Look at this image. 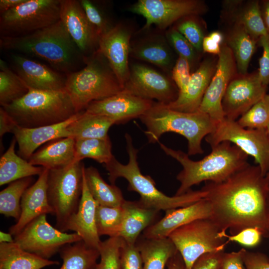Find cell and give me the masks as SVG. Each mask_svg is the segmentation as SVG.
<instances>
[{"label": "cell", "instance_id": "obj_60", "mask_svg": "<svg viewBox=\"0 0 269 269\" xmlns=\"http://www.w3.org/2000/svg\"><path fill=\"white\" fill-rule=\"evenodd\" d=\"M268 226L266 231V233L264 237L269 238V188L268 195Z\"/></svg>", "mask_w": 269, "mask_h": 269}, {"label": "cell", "instance_id": "obj_20", "mask_svg": "<svg viewBox=\"0 0 269 269\" xmlns=\"http://www.w3.org/2000/svg\"><path fill=\"white\" fill-rule=\"evenodd\" d=\"M14 72L28 88L43 91L64 90L66 75L17 54L11 56Z\"/></svg>", "mask_w": 269, "mask_h": 269}, {"label": "cell", "instance_id": "obj_12", "mask_svg": "<svg viewBox=\"0 0 269 269\" xmlns=\"http://www.w3.org/2000/svg\"><path fill=\"white\" fill-rule=\"evenodd\" d=\"M13 238L23 250L48 260L65 246L82 240L76 233L68 234L53 227L45 214L31 221Z\"/></svg>", "mask_w": 269, "mask_h": 269}, {"label": "cell", "instance_id": "obj_19", "mask_svg": "<svg viewBox=\"0 0 269 269\" xmlns=\"http://www.w3.org/2000/svg\"><path fill=\"white\" fill-rule=\"evenodd\" d=\"M153 103V101L139 98L123 90L109 97L91 103L85 111L107 117L115 124H120L139 118Z\"/></svg>", "mask_w": 269, "mask_h": 269}, {"label": "cell", "instance_id": "obj_48", "mask_svg": "<svg viewBox=\"0 0 269 269\" xmlns=\"http://www.w3.org/2000/svg\"><path fill=\"white\" fill-rule=\"evenodd\" d=\"M191 75L189 62L185 58L178 56L172 69L171 76L172 80L177 86L179 92L185 89Z\"/></svg>", "mask_w": 269, "mask_h": 269}, {"label": "cell", "instance_id": "obj_54", "mask_svg": "<svg viewBox=\"0 0 269 269\" xmlns=\"http://www.w3.org/2000/svg\"><path fill=\"white\" fill-rule=\"evenodd\" d=\"M202 46L204 52L213 54L219 55L221 50L220 45L214 41L209 35L204 36Z\"/></svg>", "mask_w": 269, "mask_h": 269}, {"label": "cell", "instance_id": "obj_1", "mask_svg": "<svg viewBox=\"0 0 269 269\" xmlns=\"http://www.w3.org/2000/svg\"><path fill=\"white\" fill-rule=\"evenodd\" d=\"M269 180L258 165H248L219 183L207 182L202 189L211 203L210 219L221 233L231 235L249 228L260 230L264 237L268 226Z\"/></svg>", "mask_w": 269, "mask_h": 269}, {"label": "cell", "instance_id": "obj_39", "mask_svg": "<svg viewBox=\"0 0 269 269\" xmlns=\"http://www.w3.org/2000/svg\"><path fill=\"white\" fill-rule=\"evenodd\" d=\"M32 177L17 180L0 192V213L18 220L21 214L20 202L25 191L31 185Z\"/></svg>", "mask_w": 269, "mask_h": 269}, {"label": "cell", "instance_id": "obj_18", "mask_svg": "<svg viewBox=\"0 0 269 269\" xmlns=\"http://www.w3.org/2000/svg\"><path fill=\"white\" fill-rule=\"evenodd\" d=\"M133 30L122 23L115 25L100 37L98 49L105 57L123 87L128 79L130 45Z\"/></svg>", "mask_w": 269, "mask_h": 269}, {"label": "cell", "instance_id": "obj_21", "mask_svg": "<svg viewBox=\"0 0 269 269\" xmlns=\"http://www.w3.org/2000/svg\"><path fill=\"white\" fill-rule=\"evenodd\" d=\"M164 216L147 228L143 237L147 239L168 237L175 229L194 221L210 218L212 215L211 203L205 198L187 206L165 211Z\"/></svg>", "mask_w": 269, "mask_h": 269}, {"label": "cell", "instance_id": "obj_30", "mask_svg": "<svg viewBox=\"0 0 269 269\" xmlns=\"http://www.w3.org/2000/svg\"><path fill=\"white\" fill-rule=\"evenodd\" d=\"M16 142L13 137L8 149L0 157V186L33 175L39 176L44 169L43 167L31 164L17 154L15 152Z\"/></svg>", "mask_w": 269, "mask_h": 269}, {"label": "cell", "instance_id": "obj_36", "mask_svg": "<svg viewBox=\"0 0 269 269\" xmlns=\"http://www.w3.org/2000/svg\"><path fill=\"white\" fill-rule=\"evenodd\" d=\"M63 264L59 269H89L97 264L99 250L88 246L82 240L68 244L59 251Z\"/></svg>", "mask_w": 269, "mask_h": 269}, {"label": "cell", "instance_id": "obj_28", "mask_svg": "<svg viewBox=\"0 0 269 269\" xmlns=\"http://www.w3.org/2000/svg\"><path fill=\"white\" fill-rule=\"evenodd\" d=\"M239 0L227 1L225 9L234 24L242 25L255 39L269 34L265 26L261 10L260 1L251 0L241 6Z\"/></svg>", "mask_w": 269, "mask_h": 269}, {"label": "cell", "instance_id": "obj_42", "mask_svg": "<svg viewBox=\"0 0 269 269\" xmlns=\"http://www.w3.org/2000/svg\"><path fill=\"white\" fill-rule=\"evenodd\" d=\"M124 240L119 237H109L102 241L99 248L100 261L97 269H122L121 249Z\"/></svg>", "mask_w": 269, "mask_h": 269}, {"label": "cell", "instance_id": "obj_61", "mask_svg": "<svg viewBox=\"0 0 269 269\" xmlns=\"http://www.w3.org/2000/svg\"><path fill=\"white\" fill-rule=\"evenodd\" d=\"M266 130L267 135L269 140V123L266 128Z\"/></svg>", "mask_w": 269, "mask_h": 269}, {"label": "cell", "instance_id": "obj_7", "mask_svg": "<svg viewBox=\"0 0 269 269\" xmlns=\"http://www.w3.org/2000/svg\"><path fill=\"white\" fill-rule=\"evenodd\" d=\"M2 107L17 126L26 128L60 123L77 113L64 90L50 91L29 88L23 97Z\"/></svg>", "mask_w": 269, "mask_h": 269}, {"label": "cell", "instance_id": "obj_56", "mask_svg": "<svg viewBox=\"0 0 269 269\" xmlns=\"http://www.w3.org/2000/svg\"><path fill=\"white\" fill-rule=\"evenodd\" d=\"M26 0H0V13L3 14L6 11L25 1Z\"/></svg>", "mask_w": 269, "mask_h": 269}, {"label": "cell", "instance_id": "obj_14", "mask_svg": "<svg viewBox=\"0 0 269 269\" xmlns=\"http://www.w3.org/2000/svg\"><path fill=\"white\" fill-rule=\"evenodd\" d=\"M123 90L139 98L168 104L175 101L179 90L168 77L143 64L135 63L130 67L128 79Z\"/></svg>", "mask_w": 269, "mask_h": 269}, {"label": "cell", "instance_id": "obj_47", "mask_svg": "<svg viewBox=\"0 0 269 269\" xmlns=\"http://www.w3.org/2000/svg\"><path fill=\"white\" fill-rule=\"evenodd\" d=\"M220 235L227 239V244L230 241H233L248 247H254L258 245L263 237L262 232L255 228L245 229L235 235H229L226 233L221 232Z\"/></svg>", "mask_w": 269, "mask_h": 269}, {"label": "cell", "instance_id": "obj_16", "mask_svg": "<svg viewBox=\"0 0 269 269\" xmlns=\"http://www.w3.org/2000/svg\"><path fill=\"white\" fill-rule=\"evenodd\" d=\"M236 70L232 51L225 44L221 47L215 71L197 112L208 115L216 123L225 119L222 101L229 82L235 75Z\"/></svg>", "mask_w": 269, "mask_h": 269}, {"label": "cell", "instance_id": "obj_31", "mask_svg": "<svg viewBox=\"0 0 269 269\" xmlns=\"http://www.w3.org/2000/svg\"><path fill=\"white\" fill-rule=\"evenodd\" d=\"M59 264L22 249L14 242L0 243V269H41Z\"/></svg>", "mask_w": 269, "mask_h": 269}, {"label": "cell", "instance_id": "obj_33", "mask_svg": "<svg viewBox=\"0 0 269 269\" xmlns=\"http://www.w3.org/2000/svg\"><path fill=\"white\" fill-rule=\"evenodd\" d=\"M115 122L105 116L91 114L85 110L66 128V137L74 139L104 138L109 136L110 128Z\"/></svg>", "mask_w": 269, "mask_h": 269}, {"label": "cell", "instance_id": "obj_41", "mask_svg": "<svg viewBox=\"0 0 269 269\" xmlns=\"http://www.w3.org/2000/svg\"><path fill=\"white\" fill-rule=\"evenodd\" d=\"M237 122L244 128L266 129L269 123V95L266 94Z\"/></svg>", "mask_w": 269, "mask_h": 269}, {"label": "cell", "instance_id": "obj_49", "mask_svg": "<svg viewBox=\"0 0 269 269\" xmlns=\"http://www.w3.org/2000/svg\"><path fill=\"white\" fill-rule=\"evenodd\" d=\"M258 42L263 51L259 59L258 72L262 83L268 86L269 84V34L261 37Z\"/></svg>", "mask_w": 269, "mask_h": 269}, {"label": "cell", "instance_id": "obj_38", "mask_svg": "<svg viewBox=\"0 0 269 269\" xmlns=\"http://www.w3.org/2000/svg\"><path fill=\"white\" fill-rule=\"evenodd\" d=\"M29 88L18 75L0 59V104L4 107L20 99Z\"/></svg>", "mask_w": 269, "mask_h": 269}, {"label": "cell", "instance_id": "obj_15", "mask_svg": "<svg viewBox=\"0 0 269 269\" xmlns=\"http://www.w3.org/2000/svg\"><path fill=\"white\" fill-rule=\"evenodd\" d=\"M258 72L234 77L229 82L222 101L225 118L236 121L266 94Z\"/></svg>", "mask_w": 269, "mask_h": 269}, {"label": "cell", "instance_id": "obj_10", "mask_svg": "<svg viewBox=\"0 0 269 269\" xmlns=\"http://www.w3.org/2000/svg\"><path fill=\"white\" fill-rule=\"evenodd\" d=\"M61 0H26L0 17L1 36L27 35L60 20Z\"/></svg>", "mask_w": 269, "mask_h": 269}, {"label": "cell", "instance_id": "obj_45", "mask_svg": "<svg viewBox=\"0 0 269 269\" xmlns=\"http://www.w3.org/2000/svg\"><path fill=\"white\" fill-rule=\"evenodd\" d=\"M165 37L178 56L186 59L191 66L196 58L197 51L193 46L174 27L166 31Z\"/></svg>", "mask_w": 269, "mask_h": 269}, {"label": "cell", "instance_id": "obj_46", "mask_svg": "<svg viewBox=\"0 0 269 269\" xmlns=\"http://www.w3.org/2000/svg\"><path fill=\"white\" fill-rule=\"evenodd\" d=\"M122 269H143V262L136 244H130L124 240L121 249Z\"/></svg>", "mask_w": 269, "mask_h": 269}, {"label": "cell", "instance_id": "obj_11", "mask_svg": "<svg viewBox=\"0 0 269 269\" xmlns=\"http://www.w3.org/2000/svg\"><path fill=\"white\" fill-rule=\"evenodd\" d=\"M205 139L211 147L223 141L233 143L253 157L264 176L269 172V140L266 129L244 128L237 121L225 118L216 123L213 132Z\"/></svg>", "mask_w": 269, "mask_h": 269}, {"label": "cell", "instance_id": "obj_63", "mask_svg": "<svg viewBox=\"0 0 269 269\" xmlns=\"http://www.w3.org/2000/svg\"><path fill=\"white\" fill-rule=\"evenodd\" d=\"M266 177L269 180V172L266 175Z\"/></svg>", "mask_w": 269, "mask_h": 269}, {"label": "cell", "instance_id": "obj_24", "mask_svg": "<svg viewBox=\"0 0 269 269\" xmlns=\"http://www.w3.org/2000/svg\"><path fill=\"white\" fill-rule=\"evenodd\" d=\"M211 59L204 60L191 74L189 81L176 99L165 104L169 108L186 113L198 111L205 93L215 71L217 63Z\"/></svg>", "mask_w": 269, "mask_h": 269}, {"label": "cell", "instance_id": "obj_40", "mask_svg": "<svg viewBox=\"0 0 269 269\" xmlns=\"http://www.w3.org/2000/svg\"><path fill=\"white\" fill-rule=\"evenodd\" d=\"M125 211L121 207H108L97 204L96 223L99 236L118 237L124 217Z\"/></svg>", "mask_w": 269, "mask_h": 269}, {"label": "cell", "instance_id": "obj_62", "mask_svg": "<svg viewBox=\"0 0 269 269\" xmlns=\"http://www.w3.org/2000/svg\"><path fill=\"white\" fill-rule=\"evenodd\" d=\"M97 265L95 266H94V267H93V268H92L91 269H97Z\"/></svg>", "mask_w": 269, "mask_h": 269}, {"label": "cell", "instance_id": "obj_23", "mask_svg": "<svg viewBox=\"0 0 269 269\" xmlns=\"http://www.w3.org/2000/svg\"><path fill=\"white\" fill-rule=\"evenodd\" d=\"M83 171L82 195L76 212L69 219L65 227L77 233L89 247L99 249L101 241L98 235L96 223L97 203L91 195L87 185L84 169Z\"/></svg>", "mask_w": 269, "mask_h": 269}, {"label": "cell", "instance_id": "obj_58", "mask_svg": "<svg viewBox=\"0 0 269 269\" xmlns=\"http://www.w3.org/2000/svg\"><path fill=\"white\" fill-rule=\"evenodd\" d=\"M12 235L9 233H4L0 232V243H13L14 242V238H12Z\"/></svg>", "mask_w": 269, "mask_h": 269}, {"label": "cell", "instance_id": "obj_17", "mask_svg": "<svg viewBox=\"0 0 269 269\" xmlns=\"http://www.w3.org/2000/svg\"><path fill=\"white\" fill-rule=\"evenodd\" d=\"M60 20L85 57L98 49L100 36L87 18L79 0H61Z\"/></svg>", "mask_w": 269, "mask_h": 269}, {"label": "cell", "instance_id": "obj_43", "mask_svg": "<svg viewBox=\"0 0 269 269\" xmlns=\"http://www.w3.org/2000/svg\"><path fill=\"white\" fill-rule=\"evenodd\" d=\"M79 2L89 20L97 30L100 38L114 27L115 25L94 2L90 0H80Z\"/></svg>", "mask_w": 269, "mask_h": 269}, {"label": "cell", "instance_id": "obj_27", "mask_svg": "<svg viewBox=\"0 0 269 269\" xmlns=\"http://www.w3.org/2000/svg\"><path fill=\"white\" fill-rule=\"evenodd\" d=\"M75 142L70 137L52 140L35 151L28 161L49 170L63 168L74 162Z\"/></svg>", "mask_w": 269, "mask_h": 269}, {"label": "cell", "instance_id": "obj_5", "mask_svg": "<svg viewBox=\"0 0 269 269\" xmlns=\"http://www.w3.org/2000/svg\"><path fill=\"white\" fill-rule=\"evenodd\" d=\"M139 119L145 126L149 143L159 142L164 133L173 132L187 140L188 155L204 152L202 140L213 132L217 123L207 114L177 111L157 102Z\"/></svg>", "mask_w": 269, "mask_h": 269}, {"label": "cell", "instance_id": "obj_3", "mask_svg": "<svg viewBox=\"0 0 269 269\" xmlns=\"http://www.w3.org/2000/svg\"><path fill=\"white\" fill-rule=\"evenodd\" d=\"M158 143L165 154L176 159L182 167L176 176L180 186L175 195H182L192 186L203 181H224L249 164L247 161L249 155L228 141H223L211 147V152L198 161L191 160L187 153L181 150Z\"/></svg>", "mask_w": 269, "mask_h": 269}, {"label": "cell", "instance_id": "obj_34", "mask_svg": "<svg viewBox=\"0 0 269 269\" xmlns=\"http://www.w3.org/2000/svg\"><path fill=\"white\" fill-rule=\"evenodd\" d=\"M84 174L88 188L98 204L108 207H121L124 199L121 189L115 184H109L93 166L85 168Z\"/></svg>", "mask_w": 269, "mask_h": 269}, {"label": "cell", "instance_id": "obj_57", "mask_svg": "<svg viewBox=\"0 0 269 269\" xmlns=\"http://www.w3.org/2000/svg\"><path fill=\"white\" fill-rule=\"evenodd\" d=\"M262 17L269 34V0L260 1Z\"/></svg>", "mask_w": 269, "mask_h": 269}, {"label": "cell", "instance_id": "obj_51", "mask_svg": "<svg viewBox=\"0 0 269 269\" xmlns=\"http://www.w3.org/2000/svg\"><path fill=\"white\" fill-rule=\"evenodd\" d=\"M244 262L246 269H269V258L260 252L245 251Z\"/></svg>", "mask_w": 269, "mask_h": 269}, {"label": "cell", "instance_id": "obj_50", "mask_svg": "<svg viewBox=\"0 0 269 269\" xmlns=\"http://www.w3.org/2000/svg\"><path fill=\"white\" fill-rule=\"evenodd\" d=\"M224 251L203 255L195 262L191 269H222Z\"/></svg>", "mask_w": 269, "mask_h": 269}, {"label": "cell", "instance_id": "obj_53", "mask_svg": "<svg viewBox=\"0 0 269 269\" xmlns=\"http://www.w3.org/2000/svg\"><path fill=\"white\" fill-rule=\"evenodd\" d=\"M17 126L13 120L2 107L0 108V137L1 138L6 133H12Z\"/></svg>", "mask_w": 269, "mask_h": 269}, {"label": "cell", "instance_id": "obj_6", "mask_svg": "<svg viewBox=\"0 0 269 269\" xmlns=\"http://www.w3.org/2000/svg\"><path fill=\"white\" fill-rule=\"evenodd\" d=\"M66 75L64 90L76 112L84 111L92 102L123 90L105 57L97 49L85 57V66Z\"/></svg>", "mask_w": 269, "mask_h": 269}, {"label": "cell", "instance_id": "obj_44", "mask_svg": "<svg viewBox=\"0 0 269 269\" xmlns=\"http://www.w3.org/2000/svg\"><path fill=\"white\" fill-rule=\"evenodd\" d=\"M189 16L182 18L174 27L193 46L197 51L202 50V42L204 37L202 30L193 18Z\"/></svg>", "mask_w": 269, "mask_h": 269}, {"label": "cell", "instance_id": "obj_29", "mask_svg": "<svg viewBox=\"0 0 269 269\" xmlns=\"http://www.w3.org/2000/svg\"><path fill=\"white\" fill-rule=\"evenodd\" d=\"M125 213L118 237L130 244H135L141 232L151 225L158 211L142 206L138 201L125 200Z\"/></svg>", "mask_w": 269, "mask_h": 269}, {"label": "cell", "instance_id": "obj_8", "mask_svg": "<svg viewBox=\"0 0 269 269\" xmlns=\"http://www.w3.org/2000/svg\"><path fill=\"white\" fill-rule=\"evenodd\" d=\"M84 167L81 161H76L63 168L49 171L48 200L56 216V228L62 232H65L69 219L78 208Z\"/></svg>", "mask_w": 269, "mask_h": 269}, {"label": "cell", "instance_id": "obj_26", "mask_svg": "<svg viewBox=\"0 0 269 269\" xmlns=\"http://www.w3.org/2000/svg\"><path fill=\"white\" fill-rule=\"evenodd\" d=\"M168 43L162 34H149L131 42L130 56L154 64L165 72H171L175 63Z\"/></svg>", "mask_w": 269, "mask_h": 269}, {"label": "cell", "instance_id": "obj_32", "mask_svg": "<svg viewBox=\"0 0 269 269\" xmlns=\"http://www.w3.org/2000/svg\"><path fill=\"white\" fill-rule=\"evenodd\" d=\"M143 262V269H165L169 260L178 252L168 237L147 239L135 243Z\"/></svg>", "mask_w": 269, "mask_h": 269}, {"label": "cell", "instance_id": "obj_35", "mask_svg": "<svg viewBox=\"0 0 269 269\" xmlns=\"http://www.w3.org/2000/svg\"><path fill=\"white\" fill-rule=\"evenodd\" d=\"M227 41L226 44L234 55L238 72L241 75L247 74L249 63L258 41L253 38L242 25L234 24Z\"/></svg>", "mask_w": 269, "mask_h": 269}, {"label": "cell", "instance_id": "obj_4", "mask_svg": "<svg viewBox=\"0 0 269 269\" xmlns=\"http://www.w3.org/2000/svg\"><path fill=\"white\" fill-rule=\"evenodd\" d=\"M125 139L129 155L128 163H121L114 156L105 164L111 184H115L118 178H124L129 183L128 189L140 195L139 204L146 208L157 211L184 207L205 198L206 192L202 189H190L182 195L173 196H167L159 190L152 178L141 172L137 161L138 150L134 146L131 136L126 133Z\"/></svg>", "mask_w": 269, "mask_h": 269}, {"label": "cell", "instance_id": "obj_2", "mask_svg": "<svg viewBox=\"0 0 269 269\" xmlns=\"http://www.w3.org/2000/svg\"><path fill=\"white\" fill-rule=\"evenodd\" d=\"M0 46L5 50L37 57L65 74L76 71L82 63L85 64V57L60 20L27 35L1 36Z\"/></svg>", "mask_w": 269, "mask_h": 269}, {"label": "cell", "instance_id": "obj_37", "mask_svg": "<svg viewBox=\"0 0 269 269\" xmlns=\"http://www.w3.org/2000/svg\"><path fill=\"white\" fill-rule=\"evenodd\" d=\"M74 162L91 158L100 163L106 164L113 158L112 143L109 136L104 138L75 139Z\"/></svg>", "mask_w": 269, "mask_h": 269}, {"label": "cell", "instance_id": "obj_59", "mask_svg": "<svg viewBox=\"0 0 269 269\" xmlns=\"http://www.w3.org/2000/svg\"><path fill=\"white\" fill-rule=\"evenodd\" d=\"M209 36L216 42L220 45L223 42L224 37L219 31H213L209 34Z\"/></svg>", "mask_w": 269, "mask_h": 269}, {"label": "cell", "instance_id": "obj_13", "mask_svg": "<svg viewBox=\"0 0 269 269\" xmlns=\"http://www.w3.org/2000/svg\"><path fill=\"white\" fill-rule=\"evenodd\" d=\"M206 10L204 2L198 0H138L129 8L145 19L142 30L152 24L163 30L183 18L203 14Z\"/></svg>", "mask_w": 269, "mask_h": 269}, {"label": "cell", "instance_id": "obj_52", "mask_svg": "<svg viewBox=\"0 0 269 269\" xmlns=\"http://www.w3.org/2000/svg\"><path fill=\"white\" fill-rule=\"evenodd\" d=\"M246 249L242 248L238 252L224 253L222 269H245L244 255Z\"/></svg>", "mask_w": 269, "mask_h": 269}, {"label": "cell", "instance_id": "obj_9", "mask_svg": "<svg viewBox=\"0 0 269 269\" xmlns=\"http://www.w3.org/2000/svg\"><path fill=\"white\" fill-rule=\"evenodd\" d=\"M210 218L198 219L183 225L168 236L181 256L187 269H191L203 255L224 250L227 239Z\"/></svg>", "mask_w": 269, "mask_h": 269}, {"label": "cell", "instance_id": "obj_22", "mask_svg": "<svg viewBox=\"0 0 269 269\" xmlns=\"http://www.w3.org/2000/svg\"><path fill=\"white\" fill-rule=\"evenodd\" d=\"M49 170L44 168L38 179L23 193L20 202L21 214L16 223L9 229L13 237L19 233L29 222L42 215L54 212L47 197V179Z\"/></svg>", "mask_w": 269, "mask_h": 269}, {"label": "cell", "instance_id": "obj_55", "mask_svg": "<svg viewBox=\"0 0 269 269\" xmlns=\"http://www.w3.org/2000/svg\"><path fill=\"white\" fill-rule=\"evenodd\" d=\"M166 267L167 269H187L179 252L169 260Z\"/></svg>", "mask_w": 269, "mask_h": 269}, {"label": "cell", "instance_id": "obj_25", "mask_svg": "<svg viewBox=\"0 0 269 269\" xmlns=\"http://www.w3.org/2000/svg\"><path fill=\"white\" fill-rule=\"evenodd\" d=\"M82 112L77 113L63 122L52 125L34 128H22L17 125L12 133L18 145V155L28 160L36 149L43 143L66 137L67 127L78 119Z\"/></svg>", "mask_w": 269, "mask_h": 269}]
</instances>
